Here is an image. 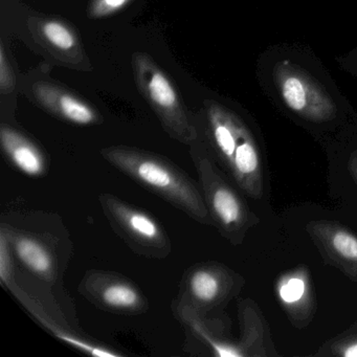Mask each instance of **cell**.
Masks as SVG:
<instances>
[{
	"mask_svg": "<svg viewBox=\"0 0 357 357\" xmlns=\"http://www.w3.org/2000/svg\"><path fill=\"white\" fill-rule=\"evenodd\" d=\"M102 158L196 222L213 225L199 185L166 156L131 146L102 148Z\"/></svg>",
	"mask_w": 357,
	"mask_h": 357,
	"instance_id": "cell-1",
	"label": "cell"
},
{
	"mask_svg": "<svg viewBox=\"0 0 357 357\" xmlns=\"http://www.w3.org/2000/svg\"><path fill=\"white\" fill-rule=\"evenodd\" d=\"M206 112L211 141L219 162L246 195L260 199L264 193V176L254 135L235 112L217 102L206 101Z\"/></svg>",
	"mask_w": 357,
	"mask_h": 357,
	"instance_id": "cell-2",
	"label": "cell"
},
{
	"mask_svg": "<svg viewBox=\"0 0 357 357\" xmlns=\"http://www.w3.org/2000/svg\"><path fill=\"white\" fill-rule=\"evenodd\" d=\"M190 147V154L197 171L198 185L213 225L229 243L239 245L250 229L258 225V217L225 181L208 151L198 145L197 141Z\"/></svg>",
	"mask_w": 357,
	"mask_h": 357,
	"instance_id": "cell-3",
	"label": "cell"
},
{
	"mask_svg": "<svg viewBox=\"0 0 357 357\" xmlns=\"http://www.w3.org/2000/svg\"><path fill=\"white\" fill-rule=\"evenodd\" d=\"M243 284V278L222 263H196L183 273L172 303L173 313L181 323L208 317L235 298Z\"/></svg>",
	"mask_w": 357,
	"mask_h": 357,
	"instance_id": "cell-4",
	"label": "cell"
},
{
	"mask_svg": "<svg viewBox=\"0 0 357 357\" xmlns=\"http://www.w3.org/2000/svg\"><path fill=\"white\" fill-rule=\"evenodd\" d=\"M131 66L139 93L167 135L183 145H193L198 139L197 128L168 75L144 52L133 54Z\"/></svg>",
	"mask_w": 357,
	"mask_h": 357,
	"instance_id": "cell-5",
	"label": "cell"
},
{
	"mask_svg": "<svg viewBox=\"0 0 357 357\" xmlns=\"http://www.w3.org/2000/svg\"><path fill=\"white\" fill-rule=\"evenodd\" d=\"M98 200L114 233L133 252L156 260L170 256L172 252L170 237L152 215L114 194H100Z\"/></svg>",
	"mask_w": 357,
	"mask_h": 357,
	"instance_id": "cell-6",
	"label": "cell"
},
{
	"mask_svg": "<svg viewBox=\"0 0 357 357\" xmlns=\"http://www.w3.org/2000/svg\"><path fill=\"white\" fill-rule=\"evenodd\" d=\"M273 79L284 104L301 118L321 123L336 116L335 104L327 91L296 64L287 60L278 62Z\"/></svg>",
	"mask_w": 357,
	"mask_h": 357,
	"instance_id": "cell-7",
	"label": "cell"
},
{
	"mask_svg": "<svg viewBox=\"0 0 357 357\" xmlns=\"http://www.w3.org/2000/svg\"><path fill=\"white\" fill-rule=\"evenodd\" d=\"M78 291L98 309L114 314H145L150 308L147 296L137 284L114 271L89 269L81 279Z\"/></svg>",
	"mask_w": 357,
	"mask_h": 357,
	"instance_id": "cell-8",
	"label": "cell"
},
{
	"mask_svg": "<svg viewBox=\"0 0 357 357\" xmlns=\"http://www.w3.org/2000/svg\"><path fill=\"white\" fill-rule=\"evenodd\" d=\"M17 275H13L11 280L3 287L15 296L16 300L53 335L59 338L61 342L76 348V350L85 354L99 357H120L122 353L116 352L108 347L98 344L91 338L87 337L82 331L70 325L64 319L63 314L55 304L45 300L37 292L33 291L30 286H24Z\"/></svg>",
	"mask_w": 357,
	"mask_h": 357,
	"instance_id": "cell-9",
	"label": "cell"
},
{
	"mask_svg": "<svg viewBox=\"0 0 357 357\" xmlns=\"http://www.w3.org/2000/svg\"><path fill=\"white\" fill-rule=\"evenodd\" d=\"M35 43L58 63L80 72H91L93 64L77 29L57 16H31L26 22Z\"/></svg>",
	"mask_w": 357,
	"mask_h": 357,
	"instance_id": "cell-10",
	"label": "cell"
},
{
	"mask_svg": "<svg viewBox=\"0 0 357 357\" xmlns=\"http://www.w3.org/2000/svg\"><path fill=\"white\" fill-rule=\"evenodd\" d=\"M0 231L7 236L14 256L39 281L55 284L61 279L66 265L59 256L58 240L54 236L24 231L6 223Z\"/></svg>",
	"mask_w": 357,
	"mask_h": 357,
	"instance_id": "cell-11",
	"label": "cell"
},
{
	"mask_svg": "<svg viewBox=\"0 0 357 357\" xmlns=\"http://www.w3.org/2000/svg\"><path fill=\"white\" fill-rule=\"evenodd\" d=\"M324 262L357 281V235L336 221L314 220L306 225Z\"/></svg>",
	"mask_w": 357,
	"mask_h": 357,
	"instance_id": "cell-12",
	"label": "cell"
},
{
	"mask_svg": "<svg viewBox=\"0 0 357 357\" xmlns=\"http://www.w3.org/2000/svg\"><path fill=\"white\" fill-rule=\"evenodd\" d=\"M31 96L39 107L70 124L91 126L102 122V116L91 104L55 83H34L31 87Z\"/></svg>",
	"mask_w": 357,
	"mask_h": 357,
	"instance_id": "cell-13",
	"label": "cell"
},
{
	"mask_svg": "<svg viewBox=\"0 0 357 357\" xmlns=\"http://www.w3.org/2000/svg\"><path fill=\"white\" fill-rule=\"evenodd\" d=\"M275 291L280 304L296 327L303 328L310 323L315 313V298L304 266L280 275Z\"/></svg>",
	"mask_w": 357,
	"mask_h": 357,
	"instance_id": "cell-14",
	"label": "cell"
},
{
	"mask_svg": "<svg viewBox=\"0 0 357 357\" xmlns=\"http://www.w3.org/2000/svg\"><path fill=\"white\" fill-rule=\"evenodd\" d=\"M241 337L237 342L240 357L279 356L271 337L268 326L256 303L243 298L238 304Z\"/></svg>",
	"mask_w": 357,
	"mask_h": 357,
	"instance_id": "cell-15",
	"label": "cell"
},
{
	"mask_svg": "<svg viewBox=\"0 0 357 357\" xmlns=\"http://www.w3.org/2000/svg\"><path fill=\"white\" fill-rule=\"evenodd\" d=\"M0 144L8 160L24 174L40 177L47 173L45 153L26 133L3 123L0 126Z\"/></svg>",
	"mask_w": 357,
	"mask_h": 357,
	"instance_id": "cell-16",
	"label": "cell"
},
{
	"mask_svg": "<svg viewBox=\"0 0 357 357\" xmlns=\"http://www.w3.org/2000/svg\"><path fill=\"white\" fill-rule=\"evenodd\" d=\"M317 356L357 357V331L342 334L319 348Z\"/></svg>",
	"mask_w": 357,
	"mask_h": 357,
	"instance_id": "cell-17",
	"label": "cell"
},
{
	"mask_svg": "<svg viewBox=\"0 0 357 357\" xmlns=\"http://www.w3.org/2000/svg\"><path fill=\"white\" fill-rule=\"evenodd\" d=\"M133 0H89L87 16L91 20H105L128 7Z\"/></svg>",
	"mask_w": 357,
	"mask_h": 357,
	"instance_id": "cell-18",
	"label": "cell"
},
{
	"mask_svg": "<svg viewBox=\"0 0 357 357\" xmlns=\"http://www.w3.org/2000/svg\"><path fill=\"white\" fill-rule=\"evenodd\" d=\"M16 89V77L5 43L0 41V93L10 95Z\"/></svg>",
	"mask_w": 357,
	"mask_h": 357,
	"instance_id": "cell-19",
	"label": "cell"
},
{
	"mask_svg": "<svg viewBox=\"0 0 357 357\" xmlns=\"http://www.w3.org/2000/svg\"><path fill=\"white\" fill-rule=\"evenodd\" d=\"M13 250L10 245L7 236L0 231V281L5 286L15 275V266L13 263Z\"/></svg>",
	"mask_w": 357,
	"mask_h": 357,
	"instance_id": "cell-20",
	"label": "cell"
},
{
	"mask_svg": "<svg viewBox=\"0 0 357 357\" xmlns=\"http://www.w3.org/2000/svg\"><path fill=\"white\" fill-rule=\"evenodd\" d=\"M349 171H350L351 176L354 179L355 183L357 185V151L351 155L348 162Z\"/></svg>",
	"mask_w": 357,
	"mask_h": 357,
	"instance_id": "cell-21",
	"label": "cell"
}]
</instances>
